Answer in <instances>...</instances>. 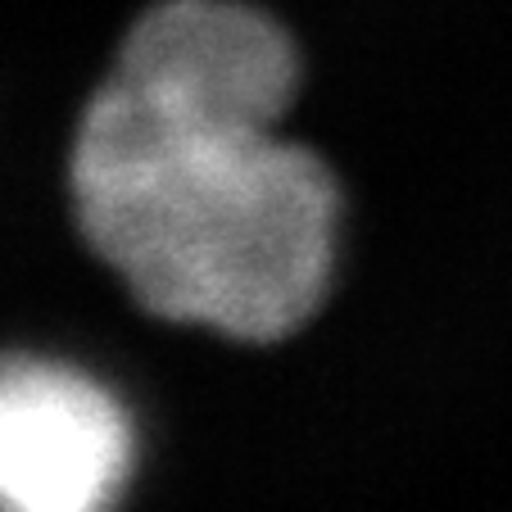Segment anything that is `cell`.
<instances>
[{"mask_svg":"<svg viewBox=\"0 0 512 512\" xmlns=\"http://www.w3.org/2000/svg\"><path fill=\"white\" fill-rule=\"evenodd\" d=\"M281 118L109 73L87 100L68 191L87 245L168 322L281 340L318 309L340 191Z\"/></svg>","mask_w":512,"mask_h":512,"instance_id":"obj_1","label":"cell"},{"mask_svg":"<svg viewBox=\"0 0 512 512\" xmlns=\"http://www.w3.org/2000/svg\"><path fill=\"white\" fill-rule=\"evenodd\" d=\"M132 454V422L96 377L0 354V512H114Z\"/></svg>","mask_w":512,"mask_h":512,"instance_id":"obj_2","label":"cell"}]
</instances>
